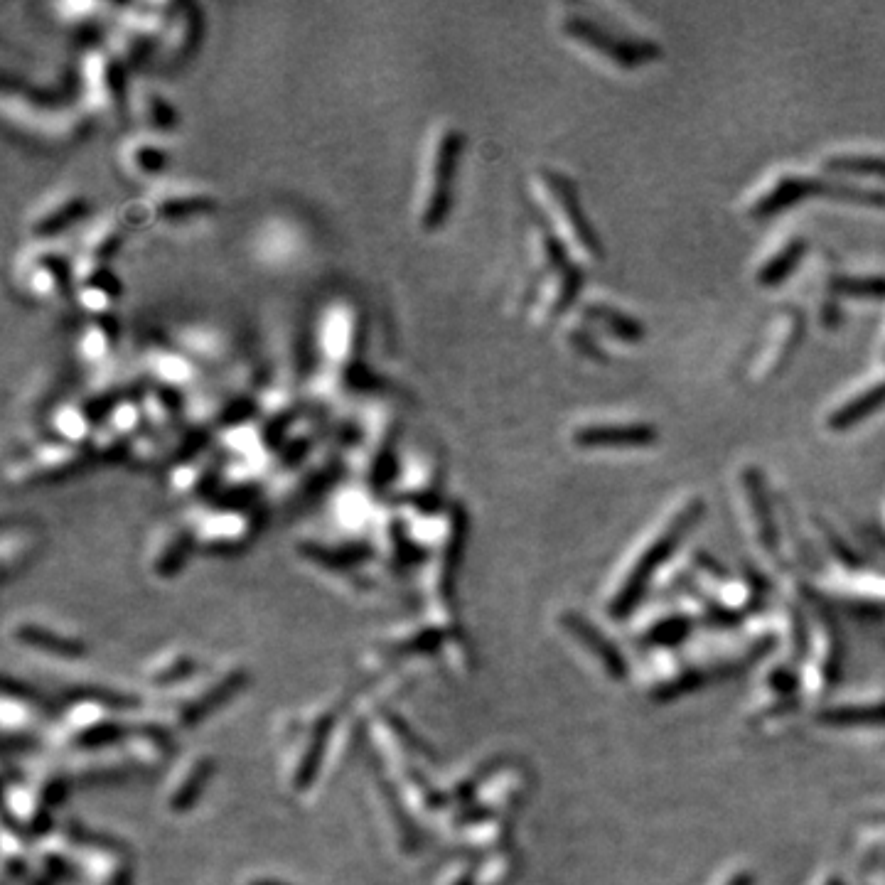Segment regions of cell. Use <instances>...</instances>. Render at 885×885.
<instances>
[{
  "mask_svg": "<svg viewBox=\"0 0 885 885\" xmlns=\"http://www.w3.org/2000/svg\"><path fill=\"white\" fill-rule=\"evenodd\" d=\"M460 155H463L460 128L448 118L433 123L423 141L416 190H413L411 214L418 232H438L448 219Z\"/></svg>",
  "mask_w": 885,
  "mask_h": 885,
  "instance_id": "obj_1",
  "label": "cell"
},
{
  "mask_svg": "<svg viewBox=\"0 0 885 885\" xmlns=\"http://www.w3.org/2000/svg\"><path fill=\"white\" fill-rule=\"evenodd\" d=\"M0 111L5 123L13 126L20 136L32 138L47 146H64L74 143L89 131L91 118L79 101L62 99L45 89L15 84L5 79L0 94Z\"/></svg>",
  "mask_w": 885,
  "mask_h": 885,
  "instance_id": "obj_2",
  "label": "cell"
},
{
  "mask_svg": "<svg viewBox=\"0 0 885 885\" xmlns=\"http://www.w3.org/2000/svg\"><path fill=\"white\" fill-rule=\"evenodd\" d=\"M79 104L91 121L118 126L128 118L131 84L126 64L106 45H89L79 55Z\"/></svg>",
  "mask_w": 885,
  "mask_h": 885,
  "instance_id": "obj_3",
  "label": "cell"
},
{
  "mask_svg": "<svg viewBox=\"0 0 885 885\" xmlns=\"http://www.w3.org/2000/svg\"><path fill=\"white\" fill-rule=\"evenodd\" d=\"M534 185L541 202V214L549 219L546 227L559 236L566 249L571 246L573 251L593 261L603 259V244H600L593 224L586 219L576 185L566 175L549 168L534 175Z\"/></svg>",
  "mask_w": 885,
  "mask_h": 885,
  "instance_id": "obj_4",
  "label": "cell"
},
{
  "mask_svg": "<svg viewBox=\"0 0 885 885\" xmlns=\"http://www.w3.org/2000/svg\"><path fill=\"white\" fill-rule=\"evenodd\" d=\"M13 281L35 303L52 305L72 298L74 256L57 241H30L15 256Z\"/></svg>",
  "mask_w": 885,
  "mask_h": 885,
  "instance_id": "obj_5",
  "label": "cell"
},
{
  "mask_svg": "<svg viewBox=\"0 0 885 885\" xmlns=\"http://www.w3.org/2000/svg\"><path fill=\"white\" fill-rule=\"evenodd\" d=\"M89 458V450L82 445L57 441L45 433L10 455L5 463V482L13 487L47 485L84 468Z\"/></svg>",
  "mask_w": 885,
  "mask_h": 885,
  "instance_id": "obj_6",
  "label": "cell"
},
{
  "mask_svg": "<svg viewBox=\"0 0 885 885\" xmlns=\"http://www.w3.org/2000/svg\"><path fill=\"white\" fill-rule=\"evenodd\" d=\"M187 522L195 531L197 546L214 554L244 549L256 531V514L239 502L202 504L195 514H187Z\"/></svg>",
  "mask_w": 885,
  "mask_h": 885,
  "instance_id": "obj_7",
  "label": "cell"
},
{
  "mask_svg": "<svg viewBox=\"0 0 885 885\" xmlns=\"http://www.w3.org/2000/svg\"><path fill=\"white\" fill-rule=\"evenodd\" d=\"M217 205V197L207 187L190 180H168V177L146 187V195H143V209L148 217L163 224L195 222L205 214H212Z\"/></svg>",
  "mask_w": 885,
  "mask_h": 885,
  "instance_id": "obj_8",
  "label": "cell"
},
{
  "mask_svg": "<svg viewBox=\"0 0 885 885\" xmlns=\"http://www.w3.org/2000/svg\"><path fill=\"white\" fill-rule=\"evenodd\" d=\"M136 367L141 372L143 382L168 386V389L180 391L185 396H190L197 386L205 382L200 364L175 340H163V337H150V340L143 342Z\"/></svg>",
  "mask_w": 885,
  "mask_h": 885,
  "instance_id": "obj_9",
  "label": "cell"
},
{
  "mask_svg": "<svg viewBox=\"0 0 885 885\" xmlns=\"http://www.w3.org/2000/svg\"><path fill=\"white\" fill-rule=\"evenodd\" d=\"M441 490V465L433 450L423 445H401L399 468H396L391 497H396L404 507L431 509L441 507L436 502Z\"/></svg>",
  "mask_w": 885,
  "mask_h": 885,
  "instance_id": "obj_10",
  "label": "cell"
},
{
  "mask_svg": "<svg viewBox=\"0 0 885 885\" xmlns=\"http://www.w3.org/2000/svg\"><path fill=\"white\" fill-rule=\"evenodd\" d=\"M563 35L576 40L578 45H586L590 50H595L598 55L608 57L610 62H615L618 67L635 69L640 64L654 62L659 57V47L652 42L642 40H625V37L615 35L603 25L593 23L588 18H578V15H568L561 25Z\"/></svg>",
  "mask_w": 885,
  "mask_h": 885,
  "instance_id": "obj_11",
  "label": "cell"
},
{
  "mask_svg": "<svg viewBox=\"0 0 885 885\" xmlns=\"http://www.w3.org/2000/svg\"><path fill=\"white\" fill-rule=\"evenodd\" d=\"M224 475H227V455L212 443L168 465V487L177 497L200 502L202 497L222 490Z\"/></svg>",
  "mask_w": 885,
  "mask_h": 885,
  "instance_id": "obj_12",
  "label": "cell"
},
{
  "mask_svg": "<svg viewBox=\"0 0 885 885\" xmlns=\"http://www.w3.org/2000/svg\"><path fill=\"white\" fill-rule=\"evenodd\" d=\"M143 428H146V418H143L141 399H138L136 391V394L118 401L114 409L106 413L87 445L89 455L99 460H126L128 450H131L133 441L141 436Z\"/></svg>",
  "mask_w": 885,
  "mask_h": 885,
  "instance_id": "obj_13",
  "label": "cell"
},
{
  "mask_svg": "<svg viewBox=\"0 0 885 885\" xmlns=\"http://www.w3.org/2000/svg\"><path fill=\"white\" fill-rule=\"evenodd\" d=\"M89 212V200L77 187H57L37 200L25 219L32 241H55L59 234L69 232Z\"/></svg>",
  "mask_w": 885,
  "mask_h": 885,
  "instance_id": "obj_14",
  "label": "cell"
},
{
  "mask_svg": "<svg viewBox=\"0 0 885 885\" xmlns=\"http://www.w3.org/2000/svg\"><path fill=\"white\" fill-rule=\"evenodd\" d=\"M72 300L87 318L114 315L116 303L121 300V281L114 268L101 261L74 259Z\"/></svg>",
  "mask_w": 885,
  "mask_h": 885,
  "instance_id": "obj_15",
  "label": "cell"
},
{
  "mask_svg": "<svg viewBox=\"0 0 885 885\" xmlns=\"http://www.w3.org/2000/svg\"><path fill=\"white\" fill-rule=\"evenodd\" d=\"M118 168L133 182H143L150 187L163 180L165 170L170 165V150L165 141L153 133L133 131L118 146Z\"/></svg>",
  "mask_w": 885,
  "mask_h": 885,
  "instance_id": "obj_16",
  "label": "cell"
},
{
  "mask_svg": "<svg viewBox=\"0 0 885 885\" xmlns=\"http://www.w3.org/2000/svg\"><path fill=\"white\" fill-rule=\"evenodd\" d=\"M202 35V15L195 5L175 3L155 45V64L175 67L195 52Z\"/></svg>",
  "mask_w": 885,
  "mask_h": 885,
  "instance_id": "obj_17",
  "label": "cell"
},
{
  "mask_svg": "<svg viewBox=\"0 0 885 885\" xmlns=\"http://www.w3.org/2000/svg\"><path fill=\"white\" fill-rule=\"evenodd\" d=\"M197 546L195 531H192L187 517H182L180 522H168L163 524L153 534L148 544V566L150 571L158 578H170L175 573H180V568L185 566V561L190 559L192 549Z\"/></svg>",
  "mask_w": 885,
  "mask_h": 885,
  "instance_id": "obj_18",
  "label": "cell"
},
{
  "mask_svg": "<svg viewBox=\"0 0 885 885\" xmlns=\"http://www.w3.org/2000/svg\"><path fill=\"white\" fill-rule=\"evenodd\" d=\"M701 509H704V507H701V502L686 504V507L681 509L677 517L672 519V524H669L667 529H662V534H659L657 539H654V544L645 551V556H642V559H637L635 568H632V573H630V576H627V581L622 583V590L618 593V600H630L632 595H635L637 590H640L642 581H645V578H647V573H652V568L657 566V563L662 561L664 556H667L669 551L674 549V546H677V541L681 539V534H684L686 529H691V524H694L696 519L701 517Z\"/></svg>",
  "mask_w": 885,
  "mask_h": 885,
  "instance_id": "obj_19",
  "label": "cell"
},
{
  "mask_svg": "<svg viewBox=\"0 0 885 885\" xmlns=\"http://www.w3.org/2000/svg\"><path fill=\"white\" fill-rule=\"evenodd\" d=\"M118 340H121V325L116 315L104 318H87L77 337V357L91 372L109 367L118 359Z\"/></svg>",
  "mask_w": 885,
  "mask_h": 885,
  "instance_id": "obj_20",
  "label": "cell"
},
{
  "mask_svg": "<svg viewBox=\"0 0 885 885\" xmlns=\"http://www.w3.org/2000/svg\"><path fill=\"white\" fill-rule=\"evenodd\" d=\"M128 118H133L136 131L153 133L165 138L177 126V111L170 104L168 96L150 84L131 87V101H128Z\"/></svg>",
  "mask_w": 885,
  "mask_h": 885,
  "instance_id": "obj_21",
  "label": "cell"
},
{
  "mask_svg": "<svg viewBox=\"0 0 885 885\" xmlns=\"http://www.w3.org/2000/svg\"><path fill=\"white\" fill-rule=\"evenodd\" d=\"M578 448H645L657 443V428L647 423H593L573 431Z\"/></svg>",
  "mask_w": 885,
  "mask_h": 885,
  "instance_id": "obj_22",
  "label": "cell"
},
{
  "mask_svg": "<svg viewBox=\"0 0 885 885\" xmlns=\"http://www.w3.org/2000/svg\"><path fill=\"white\" fill-rule=\"evenodd\" d=\"M123 241H126L123 219L118 214H101V217H96L82 232L74 259L109 264L118 251H121Z\"/></svg>",
  "mask_w": 885,
  "mask_h": 885,
  "instance_id": "obj_23",
  "label": "cell"
},
{
  "mask_svg": "<svg viewBox=\"0 0 885 885\" xmlns=\"http://www.w3.org/2000/svg\"><path fill=\"white\" fill-rule=\"evenodd\" d=\"M829 185L831 182L809 180V177H782L772 190H767L760 197L758 205L753 207V214L758 219H767L780 214L782 209L795 207L797 202L809 200V197H824V200H829Z\"/></svg>",
  "mask_w": 885,
  "mask_h": 885,
  "instance_id": "obj_24",
  "label": "cell"
},
{
  "mask_svg": "<svg viewBox=\"0 0 885 885\" xmlns=\"http://www.w3.org/2000/svg\"><path fill=\"white\" fill-rule=\"evenodd\" d=\"M175 342L190 354L202 369L222 364L224 359L229 357L227 337H224L219 330H214V327H202V325L187 327V330H182L180 335L175 337Z\"/></svg>",
  "mask_w": 885,
  "mask_h": 885,
  "instance_id": "obj_25",
  "label": "cell"
},
{
  "mask_svg": "<svg viewBox=\"0 0 885 885\" xmlns=\"http://www.w3.org/2000/svg\"><path fill=\"white\" fill-rule=\"evenodd\" d=\"M885 406V379L883 382L873 384L871 389L861 391V394L854 396L851 401L841 404L839 409L829 416V428L831 431H846V428L856 426L861 423L863 418L873 416L878 409Z\"/></svg>",
  "mask_w": 885,
  "mask_h": 885,
  "instance_id": "obj_26",
  "label": "cell"
},
{
  "mask_svg": "<svg viewBox=\"0 0 885 885\" xmlns=\"http://www.w3.org/2000/svg\"><path fill=\"white\" fill-rule=\"evenodd\" d=\"M586 318L590 323H595L600 330L610 332L613 337H618L622 342H640L645 337V327L637 323L630 315L620 313V310L610 308V305H588Z\"/></svg>",
  "mask_w": 885,
  "mask_h": 885,
  "instance_id": "obj_27",
  "label": "cell"
},
{
  "mask_svg": "<svg viewBox=\"0 0 885 885\" xmlns=\"http://www.w3.org/2000/svg\"><path fill=\"white\" fill-rule=\"evenodd\" d=\"M804 251H807V244H804L802 239H795V241H790V244L782 246V249L777 251L770 261H765V264L760 266V271H758L760 286L772 288V286H780L782 281H787V278L792 276V271H795V268L799 266V261H802Z\"/></svg>",
  "mask_w": 885,
  "mask_h": 885,
  "instance_id": "obj_28",
  "label": "cell"
},
{
  "mask_svg": "<svg viewBox=\"0 0 885 885\" xmlns=\"http://www.w3.org/2000/svg\"><path fill=\"white\" fill-rule=\"evenodd\" d=\"M37 546L35 531L28 527H5L3 529V563L5 571H13L15 563H23L32 556Z\"/></svg>",
  "mask_w": 885,
  "mask_h": 885,
  "instance_id": "obj_29",
  "label": "cell"
},
{
  "mask_svg": "<svg viewBox=\"0 0 885 885\" xmlns=\"http://www.w3.org/2000/svg\"><path fill=\"white\" fill-rule=\"evenodd\" d=\"M831 291L846 295V298L861 300H885V278L868 276V278H849L839 276L831 281Z\"/></svg>",
  "mask_w": 885,
  "mask_h": 885,
  "instance_id": "obj_30",
  "label": "cell"
},
{
  "mask_svg": "<svg viewBox=\"0 0 885 885\" xmlns=\"http://www.w3.org/2000/svg\"><path fill=\"white\" fill-rule=\"evenodd\" d=\"M831 173L846 175H873L885 180V158L876 155H836L826 163Z\"/></svg>",
  "mask_w": 885,
  "mask_h": 885,
  "instance_id": "obj_31",
  "label": "cell"
},
{
  "mask_svg": "<svg viewBox=\"0 0 885 885\" xmlns=\"http://www.w3.org/2000/svg\"><path fill=\"white\" fill-rule=\"evenodd\" d=\"M52 10H55V15H57L59 20H62V23H69V25H77V28H82V25H87V23H96V18H101V15H104V18H111V15H114V10H116V5L57 3Z\"/></svg>",
  "mask_w": 885,
  "mask_h": 885,
  "instance_id": "obj_32",
  "label": "cell"
},
{
  "mask_svg": "<svg viewBox=\"0 0 885 885\" xmlns=\"http://www.w3.org/2000/svg\"><path fill=\"white\" fill-rule=\"evenodd\" d=\"M205 767L207 765H202L200 758H192V775H190V780L185 782V785H195V782H197V785H202V775H205V772H207ZM195 795H197L195 787H177L175 785L173 797H170L168 802L173 804V809L177 812V809H185V804L190 802V799L195 797Z\"/></svg>",
  "mask_w": 885,
  "mask_h": 885,
  "instance_id": "obj_33",
  "label": "cell"
}]
</instances>
